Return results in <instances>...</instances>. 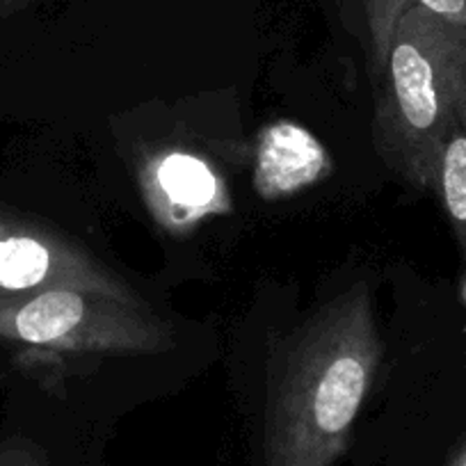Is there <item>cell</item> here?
Instances as JSON below:
<instances>
[{"label": "cell", "instance_id": "8", "mask_svg": "<svg viewBox=\"0 0 466 466\" xmlns=\"http://www.w3.org/2000/svg\"><path fill=\"white\" fill-rule=\"evenodd\" d=\"M420 7L466 28V0H419Z\"/></svg>", "mask_w": 466, "mask_h": 466}, {"label": "cell", "instance_id": "3", "mask_svg": "<svg viewBox=\"0 0 466 466\" xmlns=\"http://www.w3.org/2000/svg\"><path fill=\"white\" fill-rule=\"evenodd\" d=\"M0 334L78 355H160L174 348V329L149 304L83 289L0 302Z\"/></svg>", "mask_w": 466, "mask_h": 466}, {"label": "cell", "instance_id": "7", "mask_svg": "<svg viewBox=\"0 0 466 466\" xmlns=\"http://www.w3.org/2000/svg\"><path fill=\"white\" fill-rule=\"evenodd\" d=\"M0 466H71L56 451L33 439H10L0 446Z\"/></svg>", "mask_w": 466, "mask_h": 466}, {"label": "cell", "instance_id": "5", "mask_svg": "<svg viewBox=\"0 0 466 466\" xmlns=\"http://www.w3.org/2000/svg\"><path fill=\"white\" fill-rule=\"evenodd\" d=\"M140 190L151 218L169 236H187L208 218L233 210L222 174L183 149L149 156L140 167Z\"/></svg>", "mask_w": 466, "mask_h": 466}, {"label": "cell", "instance_id": "1", "mask_svg": "<svg viewBox=\"0 0 466 466\" xmlns=\"http://www.w3.org/2000/svg\"><path fill=\"white\" fill-rule=\"evenodd\" d=\"M382 352L364 281L322 304L277 357L254 466H334L355 437Z\"/></svg>", "mask_w": 466, "mask_h": 466}, {"label": "cell", "instance_id": "4", "mask_svg": "<svg viewBox=\"0 0 466 466\" xmlns=\"http://www.w3.org/2000/svg\"><path fill=\"white\" fill-rule=\"evenodd\" d=\"M51 289L96 290L124 302L147 304L127 279L60 233L35 227L3 228L0 293L16 299Z\"/></svg>", "mask_w": 466, "mask_h": 466}, {"label": "cell", "instance_id": "2", "mask_svg": "<svg viewBox=\"0 0 466 466\" xmlns=\"http://www.w3.org/2000/svg\"><path fill=\"white\" fill-rule=\"evenodd\" d=\"M466 94V28L432 12L396 21L375 83V147L410 186L434 190L439 156Z\"/></svg>", "mask_w": 466, "mask_h": 466}, {"label": "cell", "instance_id": "9", "mask_svg": "<svg viewBox=\"0 0 466 466\" xmlns=\"http://www.w3.org/2000/svg\"><path fill=\"white\" fill-rule=\"evenodd\" d=\"M460 119H461V124H464V128H466V94L461 96V103H460Z\"/></svg>", "mask_w": 466, "mask_h": 466}, {"label": "cell", "instance_id": "6", "mask_svg": "<svg viewBox=\"0 0 466 466\" xmlns=\"http://www.w3.org/2000/svg\"><path fill=\"white\" fill-rule=\"evenodd\" d=\"M432 192L441 199L452 231L466 254V128L461 119L443 140Z\"/></svg>", "mask_w": 466, "mask_h": 466}]
</instances>
